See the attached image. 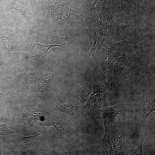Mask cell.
<instances>
[{"label": "cell", "mask_w": 155, "mask_h": 155, "mask_svg": "<svg viewBox=\"0 0 155 155\" xmlns=\"http://www.w3.org/2000/svg\"><path fill=\"white\" fill-rule=\"evenodd\" d=\"M140 37L136 32L117 38L106 37L102 41V47L113 51L119 55L133 59L140 49Z\"/></svg>", "instance_id": "6da1fadb"}, {"label": "cell", "mask_w": 155, "mask_h": 155, "mask_svg": "<svg viewBox=\"0 0 155 155\" xmlns=\"http://www.w3.org/2000/svg\"><path fill=\"white\" fill-rule=\"evenodd\" d=\"M141 16L137 11L125 18L115 19L110 37L116 38L136 32L140 25Z\"/></svg>", "instance_id": "7a4b0ae2"}, {"label": "cell", "mask_w": 155, "mask_h": 155, "mask_svg": "<svg viewBox=\"0 0 155 155\" xmlns=\"http://www.w3.org/2000/svg\"><path fill=\"white\" fill-rule=\"evenodd\" d=\"M84 108L74 96L67 93L60 96L53 109L55 111L65 113L77 119L84 113Z\"/></svg>", "instance_id": "3957f363"}, {"label": "cell", "mask_w": 155, "mask_h": 155, "mask_svg": "<svg viewBox=\"0 0 155 155\" xmlns=\"http://www.w3.org/2000/svg\"><path fill=\"white\" fill-rule=\"evenodd\" d=\"M154 90H144L140 94L134 108L139 116L147 119L155 109Z\"/></svg>", "instance_id": "277c9868"}, {"label": "cell", "mask_w": 155, "mask_h": 155, "mask_svg": "<svg viewBox=\"0 0 155 155\" xmlns=\"http://www.w3.org/2000/svg\"><path fill=\"white\" fill-rule=\"evenodd\" d=\"M39 104L34 99L28 100L25 109L20 116L19 123L26 124L32 128L35 122L40 120L44 114L38 108Z\"/></svg>", "instance_id": "5b68a950"}, {"label": "cell", "mask_w": 155, "mask_h": 155, "mask_svg": "<svg viewBox=\"0 0 155 155\" xmlns=\"http://www.w3.org/2000/svg\"><path fill=\"white\" fill-rule=\"evenodd\" d=\"M29 137L12 135L11 140L12 149L13 152L20 154L38 155L33 148V141L34 138L41 133Z\"/></svg>", "instance_id": "8992f818"}, {"label": "cell", "mask_w": 155, "mask_h": 155, "mask_svg": "<svg viewBox=\"0 0 155 155\" xmlns=\"http://www.w3.org/2000/svg\"><path fill=\"white\" fill-rule=\"evenodd\" d=\"M109 134L114 152L116 155H127V145L124 132L117 126L111 128Z\"/></svg>", "instance_id": "52a82bcc"}, {"label": "cell", "mask_w": 155, "mask_h": 155, "mask_svg": "<svg viewBox=\"0 0 155 155\" xmlns=\"http://www.w3.org/2000/svg\"><path fill=\"white\" fill-rule=\"evenodd\" d=\"M98 51V59L96 65L99 72L102 73L107 69L112 70L119 55L114 51L102 47Z\"/></svg>", "instance_id": "ba28073f"}, {"label": "cell", "mask_w": 155, "mask_h": 155, "mask_svg": "<svg viewBox=\"0 0 155 155\" xmlns=\"http://www.w3.org/2000/svg\"><path fill=\"white\" fill-rule=\"evenodd\" d=\"M107 106L106 94L92 91L84 106V113L92 115L98 110Z\"/></svg>", "instance_id": "9c48e42d"}, {"label": "cell", "mask_w": 155, "mask_h": 155, "mask_svg": "<svg viewBox=\"0 0 155 155\" xmlns=\"http://www.w3.org/2000/svg\"><path fill=\"white\" fill-rule=\"evenodd\" d=\"M128 111L124 105L120 104L111 107L108 106L100 109L92 115L96 119H103L106 122L107 120L113 121L119 115H124Z\"/></svg>", "instance_id": "30bf717a"}, {"label": "cell", "mask_w": 155, "mask_h": 155, "mask_svg": "<svg viewBox=\"0 0 155 155\" xmlns=\"http://www.w3.org/2000/svg\"><path fill=\"white\" fill-rule=\"evenodd\" d=\"M130 59L121 56L118 57L112 70L114 73L113 78L117 82H121L127 79L129 76L128 62Z\"/></svg>", "instance_id": "8fae6325"}, {"label": "cell", "mask_w": 155, "mask_h": 155, "mask_svg": "<svg viewBox=\"0 0 155 155\" xmlns=\"http://www.w3.org/2000/svg\"><path fill=\"white\" fill-rule=\"evenodd\" d=\"M110 9L116 19L126 18L135 13L125 3L123 0H111Z\"/></svg>", "instance_id": "7c38bea8"}, {"label": "cell", "mask_w": 155, "mask_h": 155, "mask_svg": "<svg viewBox=\"0 0 155 155\" xmlns=\"http://www.w3.org/2000/svg\"><path fill=\"white\" fill-rule=\"evenodd\" d=\"M113 78L103 74L93 78L92 91L106 94L107 90L113 85Z\"/></svg>", "instance_id": "4fadbf2b"}, {"label": "cell", "mask_w": 155, "mask_h": 155, "mask_svg": "<svg viewBox=\"0 0 155 155\" xmlns=\"http://www.w3.org/2000/svg\"><path fill=\"white\" fill-rule=\"evenodd\" d=\"M99 15L100 18L99 24L103 30L105 36L109 37L111 34L115 18L109 8L102 9Z\"/></svg>", "instance_id": "5bb4252c"}, {"label": "cell", "mask_w": 155, "mask_h": 155, "mask_svg": "<svg viewBox=\"0 0 155 155\" xmlns=\"http://www.w3.org/2000/svg\"><path fill=\"white\" fill-rule=\"evenodd\" d=\"M92 29L93 42L88 53L90 57L94 56L98 52L100 47V42L103 37L105 36L103 29L98 22L94 23Z\"/></svg>", "instance_id": "9a60e30c"}, {"label": "cell", "mask_w": 155, "mask_h": 155, "mask_svg": "<svg viewBox=\"0 0 155 155\" xmlns=\"http://www.w3.org/2000/svg\"><path fill=\"white\" fill-rule=\"evenodd\" d=\"M93 88V78L87 79L84 84L76 92L74 96L81 104H84L87 100Z\"/></svg>", "instance_id": "2e32d148"}, {"label": "cell", "mask_w": 155, "mask_h": 155, "mask_svg": "<svg viewBox=\"0 0 155 155\" xmlns=\"http://www.w3.org/2000/svg\"><path fill=\"white\" fill-rule=\"evenodd\" d=\"M40 126H53L57 129L58 135L61 138L66 130V127L63 123L59 119L49 117L44 118L40 123Z\"/></svg>", "instance_id": "e0dca14e"}, {"label": "cell", "mask_w": 155, "mask_h": 155, "mask_svg": "<svg viewBox=\"0 0 155 155\" xmlns=\"http://www.w3.org/2000/svg\"><path fill=\"white\" fill-rule=\"evenodd\" d=\"M144 138L142 136L128 141L130 148V155H143L142 148Z\"/></svg>", "instance_id": "ac0fdd59"}, {"label": "cell", "mask_w": 155, "mask_h": 155, "mask_svg": "<svg viewBox=\"0 0 155 155\" xmlns=\"http://www.w3.org/2000/svg\"><path fill=\"white\" fill-rule=\"evenodd\" d=\"M105 132L102 139L103 148L106 155L114 154L112 142L111 140L109 130L107 128L106 122L104 121Z\"/></svg>", "instance_id": "d6986e66"}, {"label": "cell", "mask_w": 155, "mask_h": 155, "mask_svg": "<svg viewBox=\"0 0 155 155\" xmlns=\"http://www.w3.org/2000/svg\"><path fill=\"white\" fill-rule=\"evenodd\" d=\"M22 74L32 89L38 84L41 78V77L36 74L35 72L31 71L28 69Z\"/></svg>", "instance_id": "ffe728a7"}, {"label": "cell", "mask_w": 155, "mask_h": 155, "mask_svg": "<svg viewBox=\"0 0 155 155\" xmlns=\"http://www.w3.org/2000/svg\"><path fill=\"white\" fill-rule=\"evenodd\" d=\"M55 76L54 74L51 73L46 77L41 78L37 87V91L43 93L45 91L51 89L52 86V80Z\"/></svg>", "instance_id": "44dd1931"}, {"label": "cell", "mask_w": 155, "mask_h": 155, "mask_svg": "<svg viewBox=\"0 0 155 155\" xmlns=\"http://www.w3.org/2000/svg\"><path fill=\"white\" fill-rule=\"evenodd\" d=\"M0 38L3 40L5 45V49L8 58L11 57L15 47V42L10 36L0 33Z\"/></svg>", "instance_id": "7402d4cb"}, {"label": "cell", "mask_w": 155, "mask_h": 155, "mask_svg": "<svg viewBox=\"0 0 155 155\" xmlns=\"http://www.w3.org/2000/svg\"><path fill=\"white\" fill-rule=\"evenodd\" d=\"M104 1V0H95L91 5L88 11L90 17L94 19L98 18L100 13Z\"/></svg>", "instance_id": "603a6c76"}, {"label": "cell", "mask_w": 155, "mask_h": 155, "mask_svg": "<svg viewBox=\"0 0 155 155\" xmlns=\"http://www.w3.org/2000/svg\"><path fill=\"white\" fill-rule=\"evenodd\" d=\"M77 10L76 7H73L62 11L57 16L56 19V22L60 24L68 21L76 13Z\"/></svg>", "instance_id": "cb8c5ba5"}, {"label": "cell", "mask_w": 155, "mask_h": 155, "mask_svg": "<svg viewBox=\"0 0 155 155\" xmlns=\"http://www.w3.org/2000/svg\"><path fill=\"white\" fill-rule=\"evenodd\" d=\"M155 60L151 61L148 67L144 70L141 73V76L144 80H149L155 78Z\"/></svg>", "instance_id": "d4e9b609"}, {"label": "cell", "mask_w": 155, "mask_h": 155, "mask_svg": "<svg viewBox=\"0 0 155 155\" xmlns=\"http://www.w3.org/2000/svg\"><path fill=\"white\" fill-rule=\"evenodd\" d=\"M10 9H14L19 11L26 19L28 24V27L31 23L30 18L27 9L24 7L18 5L13 2H10Z\"/></svg>", "instance_id": "484cf974"}, {"label": "cell", "mask_w": 155, "mask_h": 155, "mask_svg": "<svg viewBox=\"0 0 155 155\" xmlns=\"http://www.w3.org/2000/svg\"><path fill=\"white\" fill-rule=\"evenodd\" d=\"M49 6L53 11H55L63 6L65 3L62 0H52L49 3Z\"/></svg>", "instance_id": "4316f807"}, {"label": "cell", "mask_w": 155, "mask_h": 155, "mask_svg": "<svg viewBox=\"0 0 155 155\" xmlns=\"http://www.w3.org/2000/svg\"><path fill=\"white\" fill-rule=\"evenodd\" d=\"M8 121V119L5 124H2L0 123V135H3L7 136L11 133H15L13 131L9 129L7 127L6 124Z\"/></svg>", "instance_id": "83f0119b"}, {"label": "cell", "mask_w": 155, "mask_h": 155, "mask_svg": "<svg viewBox=\"0 0 155 155\" xmlns=\"http://www.w3.org/2000/svg\"><path fill=\"white\" fill-rule=\"evenodd\" d=\"M65 154H67V155H75V154H77V153L74 152H66Z\"/></svg>", "instance_id": "f1b7e54d"}]
</instances>
